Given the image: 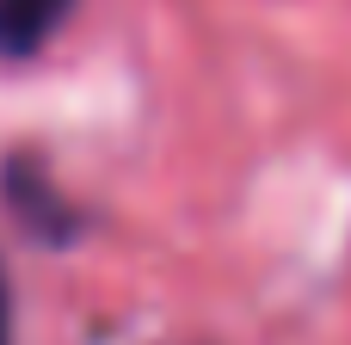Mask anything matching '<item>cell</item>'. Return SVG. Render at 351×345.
Segmentation results:
<instances>
[{
  "mask_svg": "<svg viewBox=\"0 0 351 345\" xmlns=\"http://www.w3.org/2000/svg\"><path fill=\"white\" fill-rule=\"evenodd\" d=\"M6 204H12L43 241H62V235L74 228V222H68V204L56 198V185H49L31 160H12V167H6Z\"/></svg>",
  "mask_w": 351,
  "mask_h": 345,
  "instance_id": "1",
  "label": "cell"
},
{
  "mask_svg": "<svg viewBox=\"0 0 351 345\" xmlns=\"http://www.w3.org/2000/svg\"><path fill=\"white\" fill-rule=\"evenodd\" d=\"M74 0H0V56H37Z\"/></svg>",
  "mask_w": 351,
  "mask_h": 345,
  "instance_id": "2",
  "label": "cell"
},
{
  "mask_svg": "<svg viewBox=\"0 0 351 345\" xmlns=\"http://www.w3.org/2000/svg\"><path fill=\"white\" fill-rule=\"evenodd\" d=\"M0 345H12V290H6V272H0Z\"/></svg>",
  "mask_w": 351,
  "mask_h": 345,
  "instance_id": "3",
  "label": "cell"
}]
</instances>
